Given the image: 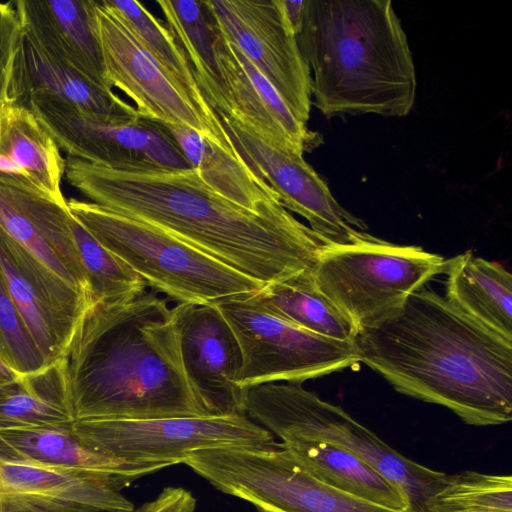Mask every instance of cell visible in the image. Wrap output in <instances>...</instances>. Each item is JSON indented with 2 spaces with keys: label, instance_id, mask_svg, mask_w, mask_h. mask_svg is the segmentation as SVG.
Listing matches in <instances>:
<instances>
[{
  "label": "cell",
  "instance_id": "obj_27",
  "mask_svg": "<svg viewBox=\"0 0 512 512\" xmlns=\"http://www.w3.org/2000/svg\"><path fill=\"white\" fill-rule=\"evenodd\" d=\"M72 421L65 358L0 388V430Z\"/></svg>",
  "mask_w": 512,
  "mask_h": 512
},
{
  "label": "cell",
  "instance_id": "obj_13",
  "mask_svg": "<svg viewBox=\"0 0 512 512\" xmlns=\"http://www.w3.org/2000/svg\"><path fill=\"white\" fill-rule=\"evenodd\" d=\"M71 217L67 202L0 181V229L21 248L61 308L79 322L91 301Z\"/></svg>",
  "mask_w": 512,
  "mask_h": 512
},
{
  "label": "cell",
  "instance_id": "obj_36",
  "mask_svg": "<svg viewBox=\"0 0 512 512\" xmlns=\"http://www.w3.org/2000/svg\"><path fill=\"white\" fill-rule=\"evenodd\" d=\"M283 20L292 33L297 36L302 28L305 10V0H276Z\"/></svg>",
  "mask_w": 512,
  "mask_h": 512
},
{
  "label": "cell",
  "instance_id": "obj_2",
  "mask_svg": "<svg viewBox=\"0 0 512 512\" xmlns=\"http://www.w3.org/2000/svg\"><path fill=\"white\" fill-rule=\"evenodd\" d=\"M359 362L396 391L444 406L474 426L512 419V340L427 288L356 338Z\"/></svg>",
  "mask_w": 512,
  "mask_h": 512
},
{
  "label": "cell",
  "instance_id": "obj_21",
  "mask_svg": "<svg viewBox=\"0 0 512 512\" xmlns=\"http://www.w3.org/2000/svg\"><path fill=\"white\" fill-rule=\"evenodd\" d=\"M47 95L80 109L115 117L140 116L112 89L102 87L46 54L22 31L11 62L4 100L24 104L31 96Z\"/></svg>",
  "mask_w": 512,
  "mask_h": 512
},
{
  "label": "cell",
  "instance_id": "obj_35",
  "mask_svg": "<svg viewBox=\"0 0 512 512\" xmlns=\"http://www.w3.org/2000/svg\"><path fill=\"white\" fill-rule=\"evenodd\" d=\"M196 499L181 487H166L153 500L132 512H194Z\"/></svg>",
  "mask_w": 512,
  "mask_h": 512
},
{
  "label": "cell",
  "instance_id": "obj_23",
  "mask_svg": "<svg viewBox=\"0 0 512 512\" xmlns=\"http://www.w3.org/2000/svg\"><path fill=\"white\" fill-rule=\"evenodd\" d=\"M0 275L28 332L48 365L64 359L78 322L61 310L0 229Z\"/></svg>",
  "mask_w": 512,
  "mask_h": 512
},
{
  "label": "cell",
  "instance_id": "obj_1",
  "mask_svg": "<svg viewBox=\"0 0 512 512\" xmlns=\"http://www.w3.org/2000/svg\"><path fill=\"white\" fill-rule=\"evenodd\" d=\"M71 186L91 202L153 225L266 286L313 270L322 242L279 201L249 210L194 169L117 170L65 159Z\"/></svg>",
  "mask_w": 512,
  "mask_h": 512
},
{
  "label": "cell",
  "instance_id": "obj_37",
  "mask_svg": "<svg viewBox=\"0 0 512 512\" xmlns=\"http://www.w3.org/2000/svg\"><path fill=\"white\" fill-rule=\"evenodd\" d=\"M20 375L0 360V388L15 381Z\"/></svg>",
  "mask_w": 512,
  "mask_h": 512
},
{
  "label": "cell",
  "instance_id": "obj_10",
  "mask_svg": "<svg viewBox=\"0 0 512 512\" xmlns=\"http://www.w3.org/2000/svg\"><path fill=\"white\" fill-rule=\"evenodd\" d=\"M24 105L70 157L117 170L193 169L160 122L97 114L47 95L31 96Z\"/></svg>",
  "mask_w": 512,
  "mask_h": 512
},
{
  "label": "cell",
  "instance_id": "obj_9",
  "mask_svg": "<svg viewBox=\"0 0 512 512\" xmlns=\"http://www.w3.org/2000/svg\"><path fill=\"white\" fill-rule=\"evenodd\" d=\"M255 292L213 303L240 346V388L278 381L302 384L359 363L355 341L325 338L287 322L261 304Z\"/></svg>",
  "mask_w": 512,
  "mask_h": 512
},
{
  "label": "cell",
  "instance_id": "obj_17",
  "mask_svg": "<svg viewBox=\"0 0 512 512\" xmlns=\"http://www.w3.org/2000/svg\"><path fill=\"white\" fill-rule=\"evenodd\" d=\"M136 479L0 458V512H132L134 506L121 490Z\"/></svg>",
  "mask_w": 512,
  "mask_h": 512
},
{
  "label": "cell",
  "instance_id": "obj_14",
  "mask_svg": "<svg viewBox=\"0 0 512 512\" xmlns=\"http://www.w3.org/2000/svg\"><path fill=\"white\" fill-rule=\"evenodd\" d=\"M239 157L276 193L281 205L305 218L323 245H346L362 239L367 225L332 195L328 184L303 155L278 148L237 118L215 110Z\"/></svg>",
  "mask_w": 512,
  "mask_h": 512
},
{
  "label": "cell",
  "instance_id": "obj_32",
  "mask_svg": "<svg viewBox=\"0 0 512 512\" xmlns=\"http://www.w3.org/2000/svg\"><path fill=\"white\" fill-rule=\"evenodd\" d=\"M70 227L88 282L91 304L125 300L146 291V282L102 246L73 216Z\"/></svg>",
  "mask_w": 512,
  "mask_h": 512
},
{
  "label": "cell",
  "instance_id": "obj_30",
  "mask_svg": "<svg viewBox=\"0 0 512 512\" xmlns=\"http://www.w3.org/2000/svg\"><path fill=\"white\" fill-rule=\"evenodd\" d=\"M106 2L123 19L142 45L167 71L199 111L213 120H219L199 88L184 52L168 28L138 1L106 0Z\"/></svg>",
  "mask_w": 512,
  "mask_h": 512
},
{
  "label": "cell",
  "instance_id": "obj_38",
  "mask_svg": "<svg viewBox=\"0 0 512 512\" xmlns=\"http://www.w3.org/2000/svg\"><path fill=\"white\" fill-rule=\"evenodd\" d=\"M259 512H267V511H264V510H259Z\"/></svg>",
  "mask_w": 512,
  "mask_h": 512
},
{
  "label": "cell",
  "instance_id": "obj_8",
  "mask_svg": "<svg viewBox=\"0 0 512 512\" xmlns=\"http://www.w3.org/2000/svg\"><path fill=\"white\" fill-rule=\"evenodd\" d=\"M183 464L218 490L267 512H403L322 482L282 443L199 450Z\"/></svg>",
  "mask_w": 512,
  "mask_h": 512
},
{
  "label": "cell",
  "instance_id": "obj_34",
  "mask_svg": "<svg viewBox=\"0 0 512 512\" xmlns=\"http://www.w3.org/2000/svg\"><path fill=\"white\" fill-rule=\"evenodd\" d=\"M22 35L14 1L0 2V100H4L14 52Z\"/></svg>",
  "mask_w": 512,
  "mask_h": 512
},
{
  "label": "cell",
  "instance_id": "obj_31",
  "mask_svg": "<svg viewBox=\"0 0 512 512\" xmlns=\"http://www.w3.org/2000/svg\"><path fill=\"white\" fill-rule=\"evenodd\" d=\"M417 512H512V478L477 471L446 474Z\"/></svg>",
  "mask_w": 512,
  "mask_h": 512
},
{
  "label": "cell",
  "instance_id": "obj_19",
  "mask_svg": "<svg viewBox=\"0 0 512 512\" xmlns=\"http://www.w3.org/2000/svg\"><path fill=\"white\" fill-rule=\"evenodd\" d=\"M23 33L42 51L92 82L106 80L94 0L14 1Z\"/></svg>",
  "mask_w": 512,
  "mask_h": 512
},
{
  "label": "cell",
  "instance_id": "obj_12",
  "mask_svg": "<svg viewBox=\"0 0 512 512\" xmlns=\"http://www.w3.org/2000/svg\"><path fill=\"white\" fill-rule=\"evenodd\" d=\"M94 12L109 86L131 98L141 117L187 126L240 158L221 122L199 111L106 0H94Z\"/></svg>",
  "mask_w": 512,
  "mask_h": 512
},
{
  "label": "cell",
  "instance_id": "obj_22",
  "mask_svg": "<svg viewBox=\"0 0 512 512\" xmlns=\"http://www.w3.org/2000/svg\"><path fill=\"white\" fill-rule=\"evenodd\" d=\"M73 422L0 430V458L43 468L123 474L137 479L165 468L103 455L76 436Z\"/></svg>",
  "mask_w": 512,
  "mask_h": 512
},
{
  "label": "cell",
  "instance_id": "obj_20",
  "mask_svg": "<svg viewBox=\"0 0 512 512\" xmlns=\"http://www.w3.org/2000/svg\"><path fill=\"white\" fill-rule=\"evenodd\" d=\"M60 150L28 106L0 100V181L66 203Z\"/></svg>",
  "mask_w": 512,
  "mask_h": 512
},
{
  "label": "cell",
  "instance_id": "obj_25",
  "mask_svg": "<svg viewBox=\"0 0 512 512\" xmlns=\"http://www.w3.org/2000/svg\"><path fill=\"white\" fill-rule=\"evenodd\" d=\"M282 445L306 470L331 487L382 507L412 512L403 490L354 453L319 441Z\"/></svg>",
  "mask_w": 512,
  "mask_h": 512
},
{
  "label": "cell",
  "instance_id": "obj_16",
  "mask_svg": "<svg viewBox=\"0 0 512 512\" xmlns=\"http://www.w3.org/2000/svg\"><path fill=\"white\" fill-rule=\"evenodd\" d=\"M173 309L183 369L208 416L245 414L238 385L242 354L231 327L213 304Z\"/></svg>",
  "mask_w": 512,
  "mask_h": 512
},
{
  "label": "cell",
  "instance_id": "obj_15",
  "mask_svg": "<svg viewBox=\"0 0 512 512\" xmlns=\"http://www.w3.org/2000/svg\"><path fill=\"white\" fill-rule=\"evenodd\" d=\"M203 4L212 25L244 53L306 124L312 105L311 71L277 1L203 0Z\"/></svg>",
  "mask_w": 512,
  "mask_h": 512
},
{
  "label": "cell",
  "instance_id": "obj_3",
  "mask_svg": "<svg viewBox=\"0 0 512 512\" xmlns=\"http://www.w3.org/2000/svg\"><path fill=\"white\" fill-rule=\"evenodd\" d=\"M65 362L74 420L210 417L186 378L173 309L153 292L92 303Z\"/></svg>",
  "mask_w": 512,
  "mask_h": 512
},
{
  "label": "cell",
  "instance_id": "obj_6",
  "mask_svg": "<svg viewBox=\"0 0 512 512\" xmlns=\"http://www.w3.org/2000/svg\"><path fill=\"white\" fill-rule=\"evenodd\" d=\"M244 412L282 443L319 441L354 453L403 490L412 512H417L446 475L398 453L340 406L322 400L301 384L251 386L245 389Z\"/></svg>",
  "mask_w": 512,
  "mask_h": 512
},
{
  "label": "cell",
  "instance_id": "obj_28",
  "mask_svg": "<svg viewBox=\"0 0 512 512\" xmlns=\"http://www.w3.org/2000/svg\"><path fill=\"white\" fill-rule=\"evenodd\" d=\"M256 298L278 317L316 335L354 342L358 329L318 287L313 270L272 283Z\"/></svg>",
  "mask_w": 512,
  "mask_h": 512
},
{
  "label": "cell",
  "instance_id": "obj_29",
  "mask_svg": "<svg viewBox=\"0 0 512 512\" xmlns=\"http://www.w3.org/2000/svg\"><path fill=\"white\" fill-rule=\"evenodd\" d=\"M167 28L184 52L199 88L213 110L225 112L227 100L214 50L213 29L203 0H157Z\"/></svg>",
  "mask_w": 512,
  "mask_h": 512
},
{
  "label": "cell",
  "instance_id": "obj_33",
  "mask_svg": "<svg viewBox=\"0 0 512 512\" xmlns=\"http://www.w3.org/2000/svg\"><path fill=\"white\" fill-rule=\"evenodd\" d=\"M0 360L19 375L48 366L17 311L0 275Z\"/></svg>",
  "mask_w": 512,
  "mask_h": 512
},
{
  "label": "cell",
  "instance_id": "obj_4",
  "mask_svg": "<svg viewBox=\"0 0 512 512\" xmlns=\"http://www.w3.org/2000/svg\"><path fill=\"white\" fill-rule=\"evenodd\" d=\"M296 38L313 73L312 104L326 118L412 110L416 70L390 0H305Z\"/></svg>",
  "mask_w": 512,
  "mask_h": 512
},
{
  "label": "cell",
  "instance_id": "obj_24",
  "mask_svg": "<svg viewBox=\"0 0 512 512\" xmlns=\"http://www.w3.org/2000/svg\"><path fill=\"white\" fill-rule=\"evenodd\" d=\"M446 299L476 322L512 340V275L501 264L465 252L449 259Z\"/></svg>",
  "mask_w": 512,
  "mask_h": 512
},
{
  "label": "cell",
  "instance_id": "obj_5",
  "mask_svg": "<svg viewBox=\"0 0 512 512\" xmlns=\"http://www.w3.org/2000/svg\"><path fill=\"white\" fill-rule=\"evenodd\" d=\"M72 216L154 290L179 303L209 304L264 285L181 239L93 202L70 199Z\"/></svg>",
  "mask_w": 512,
  "mask_h": 512
},
{
  "label": "cell",
  "instance_id": "obj_7",
  "mask_svg": "<svg viewBox=\"0 0 512 512\" xmlns=\"http://www.w3.org/2000/svg\"><path fill=\"white\" fill-rule=\"evenodd\" d=\"M449 259L419 246L396 245L366 234L346 245H323L313 269L319 289L358 332L398 310L439 274Z\"/></svg>",
  "mask_w": 512,
  "mask_h": 512
},
{
  "label": "cell",
  "instance_id": "obj_11",
  "mask_svg": "<svg viewBox=\"0 0 512 512\" xmlns=\"http://www.w3.org/2000/svg\"><path fill=\"white\" fill-rule=\"evenodd\" d=\"M76 436L91 449L135 464L183 463L199 450L274 442L271 432L245 414L144 420H74Z\"/></svg>",
  "mask_w": 512,
  "mask_h": 512
},
{
  "label": "cell",
  "instance_id": "obj_26",
  "mask_svg": "<svg viewBox=\"0 0 512 512\" xmlns=\"http://www.w3.org/2000/svg\"><path fill=\"white\" fill-rule=\"evenodd\" d=\"M165 126L199 177L226 199L254 211L279 201L242 159L187 126Z\"/></svg>",
  "mask_w": 512,
  "mask_h": 512
},
{
  "label": "cell",
  "instance_id": "obj_18",
  "mask_svg": "<svg viewBox=\"0 0 512 512\" xmlns=\"http://www.w3.org/2000/svg\"><path fill=\"white\" fill-rule=\"evenodd\" d=\"M210 20V19H209ZM211 23V22H210ZM214 50L225 88L227 113L268 143L303 155L320 136L308 130L272 84L233 43L212 25Z\"/></svg>",
  "mask_w": 512,
  "mask_h": 512
}]
</instances>
